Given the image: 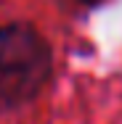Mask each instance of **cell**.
Instances as JSON below:
<instances>
[{"label": "cell", "instance_id": "6da1fadb", "mask_svg": "<svg viewBox=\"0 0 122 124\" xmlns=\"http://www.w3.org/2000/svg\"><path fill=\"white\" fill-rule=\"evenodd\" d=\"M53 77V48L32 21L0 26V116L29 106Z\"/></svg>", "mask_w": 122, "mask_h": 124}, {"label": "cell", "instance_id": "7a4b0ae2", "mask_svg": "<svg viewBox=\"0 0 122 124\" xmlns=\"http://www.w3.org/2000/svg\"><path fill=\"white\" fill-rule=\"evenodd\" d=\"M80 5H85V8H98V5H103V3H109V0H77Z\"/></svg>", "mask_w": 122, "mask_h": 124}]
</instances>
